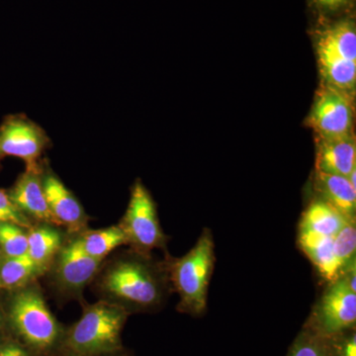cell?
Returning <instances> with one entry per match:
<instances>
[{"mask_svg": "<svg viewBox=\"0 0 356 356\" xmlns=\"http://www.w3.org/2000/svg\"><path fill=\"white\" fill-rule=\"evenodd\" d=\"M99 287L105 300L133 312L159 309L170 292L165 261L133 250L112 262L103 273Z\"/></svg>", "mask_w": 356, "mask_h": 356, "instance_id": "cell-1", "label": "cell"}, {"mask_svg": "<svg viewBox=\"0 0 356 356\" xmlns=\"http://www.w3.org/2000/svg\"><path fill=\"white\" fill-rule=\"evenodd\" d=\"M322 83L355 95L356 24L355 16L318 20L312 30Z\"/></svg>", "mask_w": 356, "mask_h": 356, "instance_id": "cell-2", "label": "cell"}, {"mask_svg": "<svg viewBox=\"0 0 356 356\" xmlns=\"http://www.w3.org/2000/svg\"><path fill=\"white\" fill-rule=\"evenodd\" d=\"M215 261L214 236L210 229H203L194 247L184 257H166L170 286L179 296L178 311L199 317L207 310Z\"/></svg>", "mask_w": 356, "mask_h": 356, "instance_id": "cell-3", "label": "cell"}, {"mask_svg": "<svg viewBox=\"0 0 356 356\" xmlns=\"http://www.w3.org/2000/svg\"><path fill=\"white\" fill-rule=\"evenodd\" d=\"M129 313L102 300L84 308L63 341L67 356H104L122 350V331Z\"/></svg>", "mask_w": 356, "mask_h": 356, "instance_id": "cell-4", "label": "cell"}, {"mask_svg": "<svg viewBox=\"0 0 356 356\" xmlns=\"http://www.w3.org/2000/svg\"><path fill=\"white\" fill-rule=\"evenodd\" d=\"M11 324L18 336L32 350H51L62 334V329L34 282L14 290L8 306Z\"/></svg>", "mask_w": 356, "mask_h": 356, "instance_id": "cell-5", "label": "cell"}, {"mask_svg": "<svg viewBox=\"0 0 356 356\" xmlns=\"http://www.w3.org/2000/svg\"><path fill=\"white\" fill-rule=\"evenodd\" d=\"M298 245L321 278L331 282L355 261L356 222H348L336 235L298 229Z\"/></svg>", "mask_w": 356, "mask_h": 356, "instance_id": "cell-6", "label": "cell"}, {"mask_svg": "<svg viewBox=\"0 0 356 356\" xmlns=\"http://www.w3.org/2000/svg\"><path fill=\"white\" fill-rule=\"evenodd\" d=\"M119 226L125 234L127 245L136 252L151 254L152 250L165 248L168 236L159 222L156 202L140 179L131 189L127 210Z\"/></svg>", "mask_w": 356, "mask_h": 356, "instance_id": "cell-7", "label": "cell"}, {"mask_svg": "<svg viewBox=\"0 0 356 356\" xmlns=\"http://www.w3.org/2000/svg\"><path fill=\"white\" fill-rule=\"evenodd\" d=\"M355 327L356 292L348 287L343 276L339 275L327 283L303 329L318 336L329 337Z\"/></svg>", "mask_w": 356, "mask_h": 356, "instance_id": "cell-8", "label": "cell"}, {"mask_svg": "<svg viewBox=\"0 0 356 356\" xmlns=\"http://www.w3.org/2000/svg\"><path fill=\"white\" fill-rule=\"evenodd\" d=\"M353 95L321 81L306 119V125L314 131L316 137H337L353 133Z\"/></svg>", "mask_w": 356, "mask_h": 356, "instance_id": "cell-9", "label": "cell"}, {"mask_svg": "<svg viewBox=\"0 0 356 356\" xmlns=\"http://www.w3.org/2000/svg\"><path fill=\"white\" fill-rule=\"evenodd\" d=\"M51 145L46 131L25 114L7 115L0 124V165L7 156L36 165Z\"/></svg>", "mask_w": 356, "mask_h": 356, "instance_id": "cell-10", "label": "cell"}, {"mask_svg": "<svg viewBox=\"0 0 356 356\" xmlns=\"http://www.w3.org/2000/svg\"><path fill=\"white\" fill-rule=\"evenodd\" d=\"M102 264L84 252L76 236L63 245L51 264L56 286L63 294L81 296Z\"/></svg>", "mask_w": 356, "mask_h": 356, "instance_id": "cell-11", "label": "cell"}, {"mask_svg": "<svg viewBox=\"0 0 356 356\" xmlns=\"http://www.w3.org/2000/svg\"><path fill=\"white\" fill-rule=\"evenodd\" d=\"M43 170L42 161L26 166L25 172L7 192L14 205L31 221L58 226L44 196Z\"/></svg>", "mask_w": 356, "mask_h": 356, "instance_id": "cell-12", "label": "cell"}, {"mask_svg": "<svg viewBox=\"0 0 356 356\" xmlns=\"http://www.w3.org/2000/svg\"><path fill=\"white\" fill-rule=\"evenodd\" d=\"M43 187L47 203L58 226L65 227L72 234L84 231L88 217L83 205L47 165H44Z\"/></svg>", "mask_w": 356, "mask_h": 356, "instance_id": "cell-13", "label": "cell"}, {"mask_svg": "<svg viewBox=\"0 0 356 356\" xmlns=\"http://www.w3.org/2000/svg\"><path fill=\"white\" fill-rule=\"evenodd\" d=\"M315 170L348 177L356 170L355 134L316 137Z\"/></svg>", "mask_w": 356, "mask_h": 356, "instance_id": "cell-14", "label": "cell"}, {"mask_svg": "<svg viewBox=\"0 0 356 356\" xmlns=\"http://www.w3.org/2000/svg\"><path fill=\"white\" fill-rule=\"evenodd\" d=\"M313 184L317 198L330 204L344 216L355 220L356 188L348 177L315 170Z\"/></svg>", "mask_w": 356, "mask_h": 356, "instance_id": "cell-15", "label": "cell"}, {"mask_svg": "<svg viewBox=\"0 0 356 356\" xmlns=\"http://www.w3.org/2000/svg\"><path fill=\"white\" fill-rule=\"evenodd\" d=\"M63 245L62 233L51 225L40 224L28 229L27 255L43 273L51 268Z\"/></svg>", "mask_w": 356, "mask_h": 356, "instance_id": "cell-16", "label": "cell"}, {"mask_svg": "<svg viewBox=\"0 0 356 356\" xmlns=\"http://www.w3.org/2000/svg\"><path fill=\"white\" fill-rule=\"evenodd\" d=\"M41 269L27 254L0 259V289L14 290L28 286L43 275Z\"/></svg>", "mask_w": 356, "mask_h": 356, "instance_id": "cell-17", "label": "cell"}, {"mask_svg": "<svg viewBox=\"0 0 356 356\" xmlns=\"http://www.w3.org/2000/svg\"><path fill=\"white\" fill-rule=\"evenodd\" d=\"M76 238L86 254L102 261L117 248L127 245V238L119 225L95 231H83L76 234Z\"/></svg>", "mask_w": 356, "mask_h": 356, "instance_id": "cell-18", "label": "cell"}, {"mask_svg": "<svg viewBox=\"0 0 356 356\" xmlns=\"http://www.w3.org/2000/svg\"><path fill=\"white\" fill-rule=\"evenodd\" d=\"M28 229L11 222L0 224V250L6 257L27 254Z\"/></svg>", "mask_w": 356, "mask_h": 356, "instance_id": "cell-19", "label": "cell"}, {"mask_svg": "<svg viewBox=\"0 0 356 356\" xmlns=\"http://www.w3.org/2000/svg\"><path fill=\"white\" fill-rule=\"evenodd\" d=\"M355 0H308L309 7L318 20L336 19L353 15Z\"/></svg>", "mask_w": 356, "mask_h": 356, "instance_id": "cell-20", "label": "cell"}, {"mask_svg": "<svg viewBox=\"0 0 356 356\" xmlns=\"http://www.w3.org/2000/svg\"><path fill=\"white\" fill-rule=\"evenodd\" d=\"M287 356H325L324 337L302 329L290 346Z\"/></svg>", "mask_w": 356, "mask_h": 356, "instance_id": "cell-21", "label": "cell"}, {"mask_svg": "<svg viewBox=\"0 0 356 356\" xmlns=\"http://www.w3.org/2000/svg\"><path fill=\"white\" fill-rule=\"evenodd\" d=\"M325 356H356L355 329L324 337Z\"/></svg>", "mask_w": 356, "mask_h": 356, "instance_id": "cell-22", "label": "cell"}, {"mask_svg": "<svg viewBox=\"0 0 356 356\" xmlns=\"http://www.w3.org/2000/svg\"><path fill=\"white\" fill-rule=\"evenodd\" d=\"M31 220L25 216L9 197L8 192L0 188V224L11 222L29 229L33 226Z\"/></svg>", "mask_w": 356, "mask_h": 356, "instance_id": "cell-23", "label": "cell"}, {"mask_svg": "<svg viewBox=\"0 0 356 356\" xmlns=\"http://www.w3.org/2000/svg\"><path fill=\"white\" fill-rule=\"evenodd\" d=\"M0 356H30L29 353L17 346V344H7L3 348H0Z\"/></svg>", "mask_w": 356, "mask_h": 356, "instance_id": "cell-24", "label": "cell"}, {"mask_svg": "<svg viewBox=\"0 0 356 356\" xmlns=\"http://www.w3.org/2000/svg\"><path fill=\"white\" fill-rule=\"evenodd\" d=\"M3 257V255H2V252H1V250H0V259H1V257Z\"/></svg>", "mask_w": 356, "mask_h": 356, "instance_id": "cell-25", "label": "cell"}, {"mask_svg": "<svg viewBox=\"0 0 356 356\" xmlns=\"http://www.w3.org/2000/svg\"><path fill=\"white\" fill-rule=\"evenodd\" d=\"M104 356H113V355H104Z\"/></svg>", "mask_w": 356, "mask_h": 356, "instance_id": "cell-26", "label": "cell"}]
</instances>
